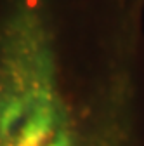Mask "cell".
I'll return each mask as SVG.
<instances>
[{
    "label": "cell",
    "instance_id": "cell-1",
    "mask_svg": "<svg viewBox=\"0 0 144 146\" xmlns=\"http://www.w3.org/2000/svg\"><path fill=\"white\" fill-rule=\"evenodd\" d=\"M0 146H144V0H0Z\"/></svg>",
    "mask_w": 144,
    "mask_h": 146
}]
</instances>
